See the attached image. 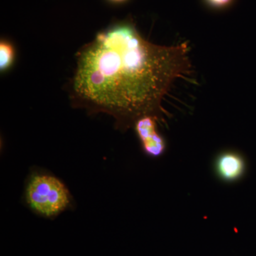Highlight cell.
Instances as JSON below:
<instances>
[{
    "label": "cell",
    "mask_w": 256,
    "mask_h": 256,
    "mask_svg": "<svg viewBox=\"0 0 256 256\" xmlns=\"http://www.w3.org/2000/svg\"><path fill=\"white\" fill-rule=\"evenodd\" d=\"M210 8L215 10H222L232 4L234 0H204Z\"/></svg>",
    "instance_id": "6"
},
{
    "label": "cell",
    "mask_w": 256,
    "mask_h": 256,
    "mask_svg": "<svg viewBox=\"0 0 256 256\" xmlns=\"http://www.w3.org/2000/svg\"><path fill=\"white\" fill-rule=\"evenodd\" d=\"M158 121L152 116H144L138 120L133 127L144 154L152 158L162 156L166 148L164 138L156 130Z\"/></svg>",
    "instance_id": "3"
},
{
    "label": "cell",
    "mask_w": 256,
    "mask_h": 256,
    "mask_svg": "<svg viewBox=\"0 0 256 256\" xmlns=\"http://www.w3.org/2000/svg\"><path fill=\"white\" fill-rule=\"evenodd\" d=\"M216 174L225 182L233 183L242 178L246 162L242 154L233 150L224 151L216 158Z\"/></svg>",
    "instance_id": "4"
},
{
    "label": "cell",
    "mask_w": 256,
    "mask_h": 256,
    "mask_svg": "<svg viewBox=\"0 0 256 256\" xmlns=\"http://www.w3.org/2000/svg\"><path fill=\"white\" fill-rule=\"evenodd\" d=\"M110 2L114 3V4H121L124 3V2L128 1V0H109Z\"/></svg>",
    "instance_id": "7"
},
{
    "label": "cell",
    "mask_w": 256,
    "mask_h": 256,
    "mask_svg": "<svg viewBox=\"0 0 256 256\" xmlns=\"http://www.w3.org/2000/svg\"><path fill=\"white\" fill-rule=\"evenodd\" d=\"M23 200L33 213L42 218H56L74 206L73 196L64 182L37 169L26 178Z\"/></svg>",
    "instance_id": "2"
},
{
    "label": "cell",
    "mask_w": 256,
    "mask_h": 256,
    "mask_svg": "<svg viewBox=\"0 0 256 256\" xmlns=\"http://www.w3.org/2000/svg\"><path fill=\"white\" fill-rule=\"evenodd\" d=\"M14 47L9 41L1 40L0 42V70L6 72L11 68L14 62Z\"/></svg>",
    "instance_id": "5"
},
{
    "label": "cell",
    "mask_w": 256,
    "mask_h": 256,
    "mask_svg": "<svg viewBox=\"0 0 256 256\" xmlns=\"http://www.w3.org/2000/svg\"><path fill=\"white\" fill-rule=\"evenodd\" d=\"M191 68L186 42L154 44L132 22H120L78 50L69 85L70 102L89 114L112 116L116 128L126 131L144 116L163 120L165 96Z\"/></svg>",
    "instance_id": "1"
}]
</instances>
